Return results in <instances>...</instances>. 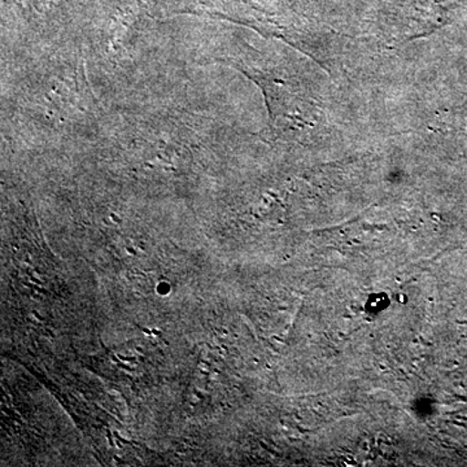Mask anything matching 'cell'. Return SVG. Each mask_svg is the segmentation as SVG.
I'll use <instances>...</instances> for the list:
<instances>
[]
</instances>
